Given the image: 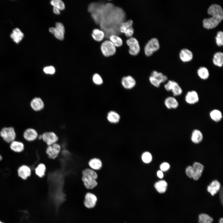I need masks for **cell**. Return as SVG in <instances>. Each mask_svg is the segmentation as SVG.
<instances>
[{"label": "cell", "mask_w": 223, "mask_h": 223, "mask_svg": "<svg viewBox=\"0 0 223 223\" xmlns=\"http://www.w3.org/2000/svg\"><path fill=\"white\" fill-rule=\"evenodd\" d=\"M219 223H223V219L222 218H221L219 219Z\"/></svg>", "instance_id": "cell-48"}, {"label": "cell", "mask_w": 223, "mask_h": 223, "mask_svg": "<svg viewBox=\"0 0 223 223\" xmlns=\"http://www.w3.org/2000/svg\"><path fill=\"white\" fill-rule=\"evenodd\" d=\"M151 76L157 79L160 84L167 81L168 79V77L166 75L156 71H153L151 72Z\"/></svg>", "instance_id": "cell-32"}, {"label": "cell", "mask_w": 223, "mask_h": 223, "mask_svg": "<svg viewBox=\"0 0 223 223\" xmlns=\"http://www.w3.org/2000/svg\"><path fill=\"white\" fill-rule=\"evenodd\" d=\"M44 72L48 74L53 75L55 72V68L53 66H50L46 67L43 69Z\"/></svg>", "instance_id": "cell-41"}, {"label": "cell", "mask_w": 223, "mask_h": 223, "mask_svg": "<svg viewBox=\"0 0 223 223\" xmlns=\"http://www.w3.org/2000/svg\"><path fill=\"white\" fill-rule=\"evenodd\" d=\"M181 59L183 62H187L191 61L193 58V55L190 50L184 48L182 49L179 53Z\"/></svg>", "instance_id": "cell-22"}, {"label": "cell", "mask_w": 223, "mask_h": 223, "mask_svg": "<svg viewBox=\"0 0 223 223\" xmlns=\"http://www.w3.org/2000/svg\"><path fill=\"white\" fill-rule=\"evenodd\" d=\"M92 80L93 82L97 85H101L103 82V80L101 77L98 73L94 74L92 77Z\"/></svg>", "instance_id": "cell-40"}, {"label": "cell", "mask_w": 223, "mask_h": 223, "mask_svg": "<svg viewBox=\"0 0 223 223\" xmlns=\"http://www.w3.org/2000/svg\"><path fill=\"white\" fill-rule=\"evenodd\" d=\"M170 168L169 164L166 162L162 163L160 166V170L163 171H166L168 170Z\"/></svg>", "instance_id": "cell-45"}, {"label": "cell", "mask_w": 223, "mask_h": 223, "mask_svg": "<svg viewBox=\"0 0 223 223\" xmlns=\"http://www.w3.org/2000/svg\"><path fill=\"white\" fill-rule=\"evenodd\" d=\"M213 218L207 214L202 213L199 216V223H212Z\"/></svg>", "instance_id": "cell-36"}, {"label": "cell", "mask_w": 223, "mask_h": 223, "mask_svg": "<svg viewBox=\"0 0 223 223\" xmlns=\"http://www.w3.org/2000/svg\"><path fill=\"white\" fill-rule=\"evenodd\" d=\"M10 147L11 149L13 151L17 152H20L23 150L24 145L21 142L14 141L11 143Z\"/></svg>", "instance_id": "cell-34"}, {"label": "cell", "mask_w": 223, "mask_h": 223, "mask_svg": "<svg viewBox=\"0 0 223 223\" xmlns=\"http://www.w3.org/2000/svg\"><path fill=\"white\" fill-rule=\"evenodd\" d=\"M61 149V145L56 142L51 145L47 146L45 152L49 158L54 160L59 156Z\"/></svg>", "instance_id": "cell-7"}, {"label": "cell", "mask_w": 223, "mask_h": 223, "mask_svg": "<svg viewBox=\"0 0 223 223\" xmlns=\"http://www.w3.org/2000/svg\"><path fill=\"white\" fill-rule=\"evenodd\" d=\"M2 157L0 155V161L2 160Z\"/></svg>", "instance_id": "cell-49"}, {"label": "cell", "mask_w": 223, "mask_h": 223, "mask_svg": "<svg viewBox=\"0 0 223 223\" xmlns=\"http://www.w3.org/2000/svg\"><path fill=\"white\" fill-rule=\"evenodd\" d=\"M49 31L59 40H62L63 39L65 29L63 24L59 22L56 23L55 27L50 28Z\"/></svg>", "instance_id": "cell-12"}, {"label": "cell", "mask_w": 223, "mask_h": 223, "mask_svg": "<svg viewBox=\"0 0 223 223\" xmlns=\"http://www.w3.org/2000/svg\"><path fill=\"white\" fill-rule=\"evenodd\" d=\"M51 4L53 6L58 8L60 11L64 9L65 4L61 0H52L50 2Z\"/></svg>", "instance_id": "cell-37"}, {"label": "cell", "mask_w": 223, "mask_h": 223, "mask_svg": "<svg viewBox=\"0 0 223 223\" xmlns=\"http://www.w3.org/2000/svg\"><path fill=\"white\" fill-rule=\"evenodd\" d=\"M197 74L199 77L203 80L208 79L210 75L208 69L204 67H199L197 71Z\"/></svg>", "instance_id": "cell-28"}, {"label": "cell", "mask_w": 223, "mask_h": 223, "mask_svg": "<svg viewBox=\"0 0 223 223\" xmlns=\"http://www.w3.org/2000/svg\"><path fill=\"white\" fill-rule=\"evenodd\" d=\"M38 134L37 131L33 128L26 129L24 133V137L27 141H32L35 140L38 137Z\"/></svg>", "instance_id": "cell-18"}, {"label": "cell", "mask_w": 223, "mask_h": 223, "mask_svg": "<svg viewBox=\"0 0 223 223\" xmlns=\"http://www.w3.org/2000/svg\"><path fill=\"white\" fill-rule=\"evenodd\" d=\"M160 47V44L158 39L155 37L152 38L145 45L144 48V54L146 56L149 57L158 50Z\"/></svg>", "instance_id": "cell-5"}, {"label": "cell", "mask_w": 223, "mask_h": 223, "mask_svg": "<svg viewBox=\"0 0 223 223\" xmlns=\"http://www.w3.org/2000/svg\"><path fill=\"white\" fill-rule=\"evenodd\" d=\"M149 80L151 84L155 87L159 88L161 84L156 78L150 76L149 77Z\"/></svg>", "instance_id": "cell-42"}, {"label": "cell", "mask_w": 223, "mask_h": 223, "mask_svg": "<svg viewBox=\"0 0 223 223\" xmlns=\"http://www.w3.org/2000/svg\"><path fill=\"white\" fill-rule=\"evenodd\" d=\"M88 164L90 168L94 171L99 170L102 167V161L99 159L97 158L90 159L88 162Z\"/></svg>", "instance_id": "cell-20"}, {"label": "cell", "mask_w": 223, "mask_h": 223, "mask_svg": "<svg viewBox=\"0 0 223 223\" xmlns=\"http://www.w3.org/2000/svg\"><path fill=\"white\" fill-rule=\"evenodd\" d=\"M98 200V197L95 194L88 192L85 195L84 204L86 208L92 209L96 206Z\"/></svg>", "instance_id": "cell-11"}, {"label": "cell", "mask_w": 223, "mask_h": 223, "mask_svg": "<svg viewBox=\"0 0 223 223\" xmlns=\"http://www.w3.org/2000/svg\"><path fill=\"white\" fill-rule=\"evenodd\" d=\"M18 175L22 179L25 180L31 174L30 168L28 166L23 165L20 167L18 170Z\"/></svg>", "instance_id": "cell-21"}, {"label": "cell", "mask_w": 223, "mask_h": 223, "mask_svg": "<svg viewBox=\"0 0 223 223\" xmlns=\"http://www.w3.org/2000/svg\"><path fill=\"white\" fill-rule=\"evenodd\" d=\"M208 12L212 16L203 20V26L207 29L214 28L223 19L222 8L218 4H213L209 7Z\"/></svg>", "instance_id": "cell-2"}, {"label": "cell", "mask_w": 223, "mask_h": 223, "mask_svg": "<svg viewBox=\"0 0 223 223\" xmlns=\"http://www.w3.org/2000/svg\"><path fill=\"white\" fill-rule=\"evenodd\" d=\"M142 159L143 162L148 164L151 162L152 160V156L149 152H144L142 155Z\"/></svg>", "instance_id": "cell-38"}, {"label": "cell", "mask_w": 223, "mask_h": 223, "mask_svg": "<svg viewBox=\"0 0 223 223\" xmlns=\"http://www.w3.org/2000/svg\"><path fill=\"white\" fill-rule=\"evenodd\" d=\"M203 136L201 132L198 129H194L192 133L191 140L195 143H198L203 139Z\"/></svg>", "instance_id": "cell-30"}, {"label": "cell", "mask_w": 223, "mask_h": 223, "mask_svg": "<svg viewBox=\"0 0 223 223\" xmlns=\"http://www.w3.org/2000/svg\"><path fill=\"white\" fill-rule=\"evenodd\" d=\"M157 175L158 177L160 178H162L164 177L163 172L160 170L158 171L157 173Z\"/></svg>", "instance_id": "cell-46"}, {"label": "cell", "mask_w": 223, "mask_h": 223, "mask_svg": "<svg viewBox=\"0 0 223 223\" xmlns=\"http://www.w3.org/2000/svg\"><path fill=\"white\" fill-rule=\"evenodd\" d=\"M199 99L198 94L194 90L188 91L185 97L186 103L190 105H193L199 102Z\"/></svg>", "instance_id": "cell-13"}, {"label": "cell", "mask_w": 223, "mask_h": 223, "mask_svg": "<svg viewBox=\"0 0 223 223\" xmlns=\"http://www.w3.org/2000/svg\"><path fill=\"white\" fill-rule=\"evenodd\" d=\"M107 119L108 121L111 123L116 124L120 121V116L116 112L114 111H111L107 113Z\"/></svg>", "instance_id": "cell-25"}, {"label": "cell", "mask_w": 223, "mask_h": 223, "mask_svg": "<svg viewBox=\"0 0 223 223\" xmlns=\"http://www.w3.org/2000/svg\"><path fill=\"white\" fill-rule=\"evenodd\" d=\"M30 106L34 111H39L44 108V103L42 100L40 98L36 97L31 100Z\"/></svg>", "instance_id": "cell-15"}, {"label": "cell", "mask_w": 223, "mask_h": 223, "mask_svg": "<svg viewBox=\"0 0 223 223\" xmlns=\"http://www.w3.org/2000/svg\"><path fill=\"white\" fill-rule=\"evenodd\" d=\"M24 36L23 33L18 28L14 29L10 35L11 38L16 43H19L22 39Z\"/></svg>", "instance_id": "cell-23"}, {"label": "cell", "mask_w": 223, "mask_h": 223, "mask_svg": "<svg viewBox=\"0 0 223 223\" xmlns=\"http://www.w3.org/2000/svg\"><path fill=\"white\" fill-rule=\"evenodd\" d=\"M121 83L123 87L126 89L133 88L136 85V81L131 76L123 77L121 79Z\"/></svg>", "instance_id": "cell-14"}, {"label": "cell", "mask_w": 223, "mask_h": 223, "mask_svg": "<svg viewBox=\"0 0 223 223\" xmlns=\"http://www.w3.org/2000/svg\"><path fill=\"white\" fill-rule=\"evenodd\" d=\"M133 24V21L132 20H129L122 23L120 27V33L124 34L127 37H132L134 32Z\"/></svg>", "instance_id": "cell-8"}, {"label": "cell", "mask_w": 223, "mask_h": 223, "mask_svg": "<svg viewBox=\"0 0 223 223\" xmlns=\"http://www.w3.org/2000/svg\"><path fill=\"white\" fill-rule=\"evenodd\" d=\"M100 50L104 56L108 57L115 54L116 47L109 40H107L102 43Z\"/></svg>", "instance_id": "cell-4"}, {"label": "cell", "mask_w": 223, "mask_h": 223, "mask_svg": "<svg viewBox=\"0 0 223 223\" xmlns=\"http://www.w3.org/2000/svg\"><path fill=\"white\" fill-rule=\"evenodd\" d=\"M166 107L168 109H176L179 106V103L174 96H169L166 98L164 102Z\"/></svg>", "instance_id": "cell-16"}, {"label": "cell", "mask_w": 223, "mask_h": 223, "mask_svg": "<svg viewBox=\"0 0 223 223\" xmlns=\"http://www.w3.org/2000/svg\"><path fill=\"white\" fill-rule=\"evenodd\" d=\"M216 42L219 46H221L223 45V32L220 31L217 32L215 37Z\"/></svg>", "instance_id": "cell-39"}, {"label": "cell", "mask_w": 223, "mask_h": 223, "mask_svg": "<svg viewBox=\"0 0 223 223\" xmlns=\"http://www.w3.org/2000/svg\"><path fill=\"white\" fill-rule=\"evenodd\" d=\"M94 12L106 38L112 35L120 34V25L125 21V14L123 9L107 2L99 4Z\"/></svg>", "instance_id": "cell-1"}, {"label": "cell", "mask_w": 223, "mask_h": 223, "mask_svg": "<svg viewBox=\"0 0 223 223\" xmlns=\"http://www.w3.org/2000/svg\"><path fill=\"white\" fill-rule=\"evenodd\" d=\"M154 186L158 192L160 193H164L167 190L168 184L165 180H160L156 182Z\"/></svg>", "instance_id": "cell-24"}, {"label": "cell", "mask_w": 223, "mask_h": 223, "mask_svg": "<svg viewBox=\"0 0 223 223\" xmlns=\"http://www.w3.org/2000/svg\"><path fill=\"white\" fill-rule=\"evenodd\" d=\"M46 171V165L43 163L38 164L35 168L36 174L39 177L41 178L45 176Z\"/></svg>", "instance_id": "cell-31"}, {"label": "cell", "mask_w": 223, "mask_h": 223, "mask_svg": "<svg viewBox=\"0 0 223 223\" xmlns=\"http://www.w3.org/2000/svg\"><path fill=\"white\" fill-rule=\"evenodd\" d=\"M53 11L54 13L56 14H59L60 13V10L57 8L53 7Z\"/></svg>", "instance_id": "cell-47"}, {"label": "cell", "mask_w": 223, "mask_h": 223, "mask_svg": "<svg viewBox=\"0 0 223 223\" xmlns=\"http://www.w3.org/2000/svg\"><path fill=\"white\" fill-rule=\"evenodd\" d=\"M221 186L220 183L217 180H214L208 186L207 190L209 193L213 196L220 190Z\"/></svg>", "instance_id": "cell-19"}, {"label": "cell", "mask_w": 223, "mask_h": 223, "mask_svg": "<svg viewBox=\"0 0 223 223\" xmlns=\"http://www.w3.org/2000/svg\"><path fill=\"white\" fill-rule=\"evenodd\" d=\"M98 177L97 173L89 168H86L81 171V180L85 187L88 190L93 189L98 185L96 181Z\"/></svg>", "instance_id": "cell-3"}, {"label": "cell", "mask_w": 223, "mask_h": 223, "mask_svg": "<svg viewBox=\"0 0 223 223\" xmlns=\"http://www.w3.org/2000/svg\"><path fill=\"white\" fill-rule=\"evenodd\" d=\"M109 38L116 47H120L123 44L122 39L118 35L115 34L112 35L110 36Z\"/></svg>", "instance_id": "cell-35"}, {"label": "cell", "mask_w": 223, "mask_h": 223, "mask_svg": "<svg viewBox=\"0 0 223 223\" xmlns=\"http://www.w3.org/2000/svg\"><path fill=\"white\" fill-rule=\"evenodd\" d=\"M192 167L194 171L192 178L195 180H197L201 176L204 169V166L199 162H195L194 163Z\"/></svg>", "instance_id": "cell-17"}, {"label": "cell", "mask_w": 223, "mask_h": 223, "mask_svg": "<svg viewBox=\"0 0 223 223\" xmlns=\"http://www.w3.org/2000/svg\"><path fill=\"white\" fill-rule=\"evenodd\" d=\"M42 135V141L47 146L51 145L59 141L58 136L54 132L46 131Z\"/></svg>", "instance_id": "cell-10"}, {"label": "cell", "mask_w": 223, "mask_h": 223, "mask_svg": "<svg viewBox=\"0 0 223 223\" xmlns=\"http://www.w3.org/2000/svg\"><path fill=\"white\" fill-rule=\"evenodd\" d=\"M126 42L128 46V52L130 55L135 56L139 54L140 51V46L138 40L135 37H129Z\"/></svg>", "instance_id": "cell-6"}, {"label": "cell", "mask_w": 223, "mask_h": 223, "mask_svg": "<svg viewBox=\"0 0 223 223\" xmlns=\"http://www.w3.org/2000/svg\"><path fill=\"white\" fill-rule=\"evenodd\" d=\"M91 35L94 40L98 42L102 41L105 37L104 31L102 29L98 28H95L93 30Z\"/></svg>", "instance_id": "cell-27"}, {"label": "cell", "mask_w": 223, "mask_h": 223, "mask_svg": "<svg viewBox=\"0 0 223 223\" xmlns=\"http://www.w3.org/2000/svg\"><path fill=\"white\" fill-rule=\"evenodd\" d=\"M209 116L211 120L216 122L221 121L223 117L221 111L216 109L212 110L210 112Z\"/></svg>", "instance_id": "cell-26"}, {"label": "cell", "mask_w": 223, "mask_h": 223, "mask_svg": "<svg viewBox=\"0 0 223 223\" xmlns=\"http://www.w3.org/2000/svg\"><path fill=\"white\" fill-rule=\"evenodd\" d=\"M171 91L174 97L180 96L183 92L181 87L177 82L174 81H173Z\"/></svg>", "instance_id": "cell-33"}, {"label": "cell", "mask_w": 223, "mask_h": 223, "mask_svg": "<svg viewBox=\"0 0 223 223\" xmlns=\"http://www.w3.org/2000/svg\"><path fill=\"white\" fill-rule=\"evenodd\" d=\"M173 81V80H169L164 84V87L167 91H171Z\"/></svg>", "instance_id": "cell-44"}, {"label": "cell", "mask_w": 223, "mask_h": 223, "mask_svg": "<svg viewBox=\"0 0 223 223\" xmlns=\"http://www.w3.org/2000/svg\"><path fill=\"white\" fill-rule=\"evenodd\" d=\"M0 223H4L0 221Z\"/></svg>", "instance_id": "cell-50"}, {"label": "cell", "mask_w": 223, "mask_h": 223, "mask_svg": "<svg viewBox=\"0 0 223 223\" xmlns=\"http://www.w3.org/2000/svg\"><path fill=\"white\" fill-rule=\"evenodd\" d=\"M0 134L4 140L8 143L14 141L16 137L14 129L12 127L3 128L0 131Z\"/></svg>", "instance_id": "cell-9"}, {"label": "cell", "mask_w": 223, "mask_h": 223, "mask_svg": "<svg viewBox=\"0 0 223 223\" xmlns=\"http://www.w3.org/2000/svg\"><path fill=\"white\" fill-rule=\"evenodd\" d=\"M194 172V169L192 166H189L186 167V173L189 177L192 178Z\"/></svg>", "instance_id": "cell-43"}, {"label": "cell", "mask_w": 223, "mask_h": 223, "mask_svg": "<svg viewBox=\"0 0 223 223\" xmlns=\"http://www.w3.org/2000/svg\"><path fill=\"white\" fill-rule=\"evenodd\" d=\"M212 61L215 65L221 67L223 64V53L221 52H216L214 55Z\"/></svg>", "instance_id": "cell-29"}]
</instances>
